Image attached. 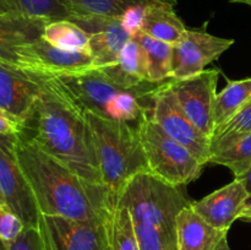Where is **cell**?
<instances>
[{
  "label": "cell",
  "mask_w": 251,
  "mask_h": 250,
  "mask_svg": "<svg viewBox=\"0 0 251 250\" xmlns=\"http://www.w3.org/2000/svg\"><path fill=\"white\" fill-rule=\"evenodd\" d=\"M109 223L41 213L38 230L46 250H112Z\"/></svg>",
  "instance_id": "obj_7"
},
{
  "label": "cell",
  "mask_w": 251,
  "mask_h": 250,
  "mask_svg": "<svg viewBox=\"0 0 251 250\" xmlns=\"http://www.w3.org/2000/svg\"><path fill=\"white\" fill-rule=\"evenodd\" d=\"M132 39L140 44L146 56L147 80L162 82L172 78L173 44L150 37L140 29L134 32Z\"/></svg>",
  "instance_id": "obj_21"
},
{
  "label": "cell",
  "mask_w": 251,
  "mask_h": 250,
  "mask_svg": "<svg viewBox=\"0 0 251 250\" xmlns=\"http://www.w3.org/2000/svg\"><path fill=\"white\" fill-rule=\"evenodd\" d=\"M229 1L233 4H245L251 6V0H229Z\"/></svg>",
  "instance_id": "obj_34"
},
{
  "label": "cell",
  "mask_w": 251,
  "mask_h": 250,
  "mask_svg": "<svg viewBox=\"0 0 251 250\" xmlns=\"http://www.w3.org/2000/svg\"><path fill=\"white\" fill-rule=\"evenodd\" d=\"M93 66L95 64L90 51L58 48L42 37L20 49L16 68L34 75L59 77L85 73Z\"/></svg>",
  "instance_id": "obj_11"
},
{
  "label": "cell",
  "mask_w": 251,
  "mask_h": 250,
  "mask_svg": "<svg viewBox=\"0 0 251 250\" xmlns=\"http://www.w3.org/2000/svg\"><path fill=\"white\" fill-rule=\"evenodd\" d=\"M191 202L184 186L167 184L150 173L135 175L117 201L131 215L140 250H178L176 217Z\"/></svg>",
  "instance_id": "obj_3"
},
{
  "label": "cell",
  "mask_w": 251,
  "mask_h": 250,
  "mask_svg": "<svg viewBox=\"0 0 251 250\" xmlns=\"http://www.w3.org/2000/svg\"><path fill=\"white\" fill-rule=\"evenodd\" d=\"M118 64L122 70L136 82L149 81L147 80L146 56L140 44L135 39L131 38L127 42L120 54Z\"/></svg>",
  "instance_id": "obj_26"
},
{
  "label": "cell",
  "mask_w": 251,
  "mask_h": 250,
  "mask_svg": "<svg viewBox=\"0 0 251 250\" xmlns=\"http://www.w3.org/2000/svg\"><path fill=\"white\" fill-rule=\"evenodd\" d=\"M216 250H230L229 245H228V240H227V237H226V238H223V239H222V242H221L220 244H218L217 249H216Z\"/></svg>",
  "instance_id": "obj_33"
},
{
  "label": "cell",
  "mask_w": 251,
  "mask_h": 250,
  "mask_svg": "<svg viewBox=\"0 0 251 250\" xmlns=\"http://www.w3.org/2000/svg\"><path fill=\"white\" fill-rule=\"evenodd\" d=\"M228 230L216 229L194 211L185 206L176 217L178 250H216Z\"/></svg>",
  "instance_id": "obj_17"
},
{
  "label": "cell",
  "mask_w": 251,
  "mask_h": 250,
  "mask_svg": "<svg viewBox=\"0 0 251 250\" xmlns=\"http://www.w3.org/2000/svg\"><path fill=\"white\" fill-rule=\"evenodd\" d=\"M70 21L90 34L88 51L93 58V68H103L118 63L123 49L132 38V32L123 19L83 17Z\"/></svg>",
  "instance_id": "obj_13"
},
{
  "label": "cell",
  "mask_w": 251,
  "mask_h": 250,
  "mask_svg": "<svg viewBox=\"0 0 251 250\" xmlns=\"http://www.w3.org/2000/svg\"><path fill=\"white\" fill-rule=\"evenodd\" d=\"M233 44L234 39L213 36L206 29H186L183 37L173 44L172 78L183 80L201 73Z\"/></svg>",
  "instance_id": "obj_12"
},
{
  "label": "cell",
  "mask_w": 251,
  "mask_h": 250,
  "mask_svg": "<svg viewBox=\"0 0 251 250\" xmlns=\"http://www.w3.org/2000/svg\"><path fill=\"white\" fill-rule=\"evenodd\" d=\"M251 132V100L232 119L215 130L211 141L225 139V137L235 136V135Z\"/></svg>",
  "instance_id": "obj_27"
},
{
  "label": "cell",
  "mask_w": 251,
  "mask_h": 250,
  "mask_svg": "<svg viewBox=\"0 0 251 250\" xmlns=\"http://www.w3.org/2000/svg\"><path fill=\"white\" fill-rule=\"evenodd\" d=\"M43 91L42 76L0 63V108L21 124Z\"/></svg>",
  "instance_id": "obj_14"
},
{
  "label": "cell",
  "mask_w": 251,
  "mask_h": 250,
  "mask_svg": "<svg viewBox=\"0 0 251 250\" xmlns=\"http://www.w3.org/2000/svg\"><path fill=\"white\" fill-rule=\"evenodd\" d=\"M238 180L242 181V184L244 185V188L247 189L248 194H251V163L249 164V167L247 168V171L239 176V178H235Z\"/></svg>",
  "instance_id": "obj_31"
},
{
  "label": "cell",
  "mask_w": 251,
  "mask_h": 250,
  "mask_svg": "<svg viewBox=\"0 0 251 250\" xmlns=\"http://www.w3.org/2000/svg\"><path fill=\"white\" fill-rule=\"evenodd\" d=\"M0 15L48 21L70 19V12L60 0H0Z\"/></svg>",
  "instance_id": "obj_22"
},
{
  "label": "cell",
  "mask_w": 251,
  "mask_h": 250,
  "mask_svg": "<svg viewBox=\"0 0 251 250\" xmlns=\"http://www.w3.org/2000/svg\"><path fill=\"white\" fill-rule=\"evenodd\" d=\"M70 12V19L112 17L124 20L131 11L151 4H176V0H60ZM69 19V20H70Z\"/></svg>",
  "instance_id": "obj_18"
},
{
  "label": "cell",
  "mask_w": 251,
  "mask_h": 250,
  "mask_svg": "<svg viewBox=\"0 0 251 250\" xmlns=\"http://www.w3.org/2000/svg\"><path fill=\"white\" fill-rule=\"evenodd\" d=\"M0 250H9L7 249V244L5 242H2L1 239H0Z\"/></svg>",
  "instance_id": "obj_35"
},
{
  "label": "cell",
  "mask_w": 251,
  "mask_h": 250,
  "mask_svg": "<svg viewBox=\"0 0 251 250\" xmlns=\"http://www.w3.org/2000/svg\"><path fill=\"white\" fill-rule=\"evenodd\" d=\"M54 78L83 112L129 123L140 122L152 107L157 93L172 80L145 81L136 87H125L114 82L100 68Z\"/></svg>",
  "instance_id": "obj_4"
},
{
  "label": "cell",
  "mask_w": 251,
  "mask_h": 250,
  "mask_svg": "<svg viewBox=\"0 0 251 250\" xmlns=\"http://www.w3.org/2000/svg\"><path fill=\"white\" fill-rule=\"evenodd\" d=\"M2 203H5V200H4V198H2L1 191H0V205H2Z\"/></svg>",
  "instance_id": "obj_36"
},
{
  "label": "cell",
  "mask_w": 251,
  "mask_h": 250,
  "mask_svg": "<svg viewBox=\"0 0 251 250\" xmlns=\"http://www.w3.org/2000/svg\"><path fill=\"white\" fill-rule=\"evenodd\" d=\"M43 38L51 46L66 50L88 51L90 34L70 20H56L47 24Z\"/></svg>",
  "instance_id": "obj_24"
},
{
  "label": "cell",
  "mask_w": 251,
  "mask_h": 250,
  "mask_svg": "<svg viewBox=\"0 0 251 250\" xmlns=\"http://www.w3.org/2000/svg\"><path fill=\"white\" fill-rule=\"evenodd\" d=\"M139 29L159 41L176 44L188 28L174 11V5L157 2L142 10Z\"/></svg>",
  "instance_id": "obj_19"
},
{
  "label": "cell",
  "mask_w": 251,
  "mask_h": 250,
  "mask_svg": "<svg viewBox=\"0 0 251 250\" xmlns=\"http://www.w3.org/2000/svg\"><path fill=\"white\" fill-rule=\"evenodd\" d=\"M239 220L247 221V222H251V194H249L247 201H245V205H244V207H243L242 213H240Z\"/></svg>",
  "instance_id": "obj_32"
},
{
  "label": "cell",
  "mask_w": 251,
  "mask_h": 250,
  "mask_svg": "<svg viewBox=\"0 0 251 250\" xmlns=\"http://www.w3.org/2000/svg\"><path fill=\"white\" fill-rule=\"evenodd\" d=\"M92 131L102 181L115 199L140 173H150L139 124L113 120L85 112Z\"/></svg>",
  "instance_id": "obj_5"
},
{
  "label": "cell",
  "mask_w": 251,
  "mask_h": 250,
  "mask_svg": "<svg viewBox=\"0 0 251 250\" xmlns=\"http://www.w3.org/2000/svg\"><path fill=\"white\" fill-rule=\"evenodd\" d=\"M25 229L21 218L6 205H0V239L2 242L11 243L19 237Z\"/></svg>",
  "instance_id": "obj_28"
},
{
  "label": "cell",
  "mask_w": 251,
  "mask_h": 250,
  "mask_svg": "<svg viewBox=\"0 0 251 250\" xmlns=\"http://www.w3.org/2000/svg\"><path fill=\"white\" fill-rule=\"evenodd\" d=\"M50 21L0 15V63L16 68L19 50L43 37L44 28Z\"/></svg>",
  "instance_id": "obj_16"
},
{
  "label": "cell",
  "mask_w": 251,
  "mask_h": 250,
  "mask_svg": "<svg viewBox=\"0 0 251 250\" xmlns=\"http://www.w3.org/2000/svg\"><path fill=\"white\" fill-rule=\"evenodd\" d=\"M112 250H140L131 215L124 205L117 203L109 223Z\"/></svg>",
  "instance_id": "obj_25"
},
{
  "label": "cell",
  "mask_w": 251,
  "mask_h": 250,
  "mask_svg": "<svg viewBox=\"0 0 251 250\" xmlns=\"http://www.w3.org/2000/svg\"><path fill=\"white\" fill-rule=\"evenodd\" d=\"M248 196L249 194L242 181L234 178L201 200L193 201L191 207L216 229L228 230L234 221L239 220Z\"/></svg>",
  "instance_id": "obj_15"
},
{
  "label": "cell",
  "mask_w": 251,
  "mask_h": 250,
  "mask_svg": "<svg viewBox=\"0 0 251 250\" xmlns=\"http://www.w3.org/2000/svg\"><path fill=\"white\" fill-rule=\"evenodd\" d=\"M16 154L39 213L87 222H110L117 199L108 186L86 180L21 135H17Z\"/></svg>",
  "instance_id": "obj_2"
},
{
  "label": "cell",
  "mask_w": 251,
  "mask_h": 250,
  "mask_svg": "<svg viewBox=\"0 0 251 250\" xmlns=\"http://www.w3.org/2000/svg\"><path fill=\"white\" fill-rule=\"evenodd\" d=\"M218 77V69H205L183 80L173 78L169 85L186 117L210 139L215 132V100Z\"/></svg>",
  "instance_id": "obj_10"
},
{
  "label": "cell",
  "mask_w": 251,
  "mask_h": 250,
  "mask_svg": "<svg viewBox=\"0 0 251 250\" xmlns=\"http://www.w3.org/2000/svg\"><path fill=\"white\" fill-rule=\"evenodd\" d=\"M137 124L150 174L173 186H185L200 175L205 164L190 150L172 139L146 114Z\"/></svg>",
  "instance_id": "obj_6"
},
{
  "label": "cell",
  "mask_w": 251,
  "mask_h": 250,
  "mask_svg": "<svg viewBox=\"0 0 251 250\" xmlns=\"http://www.w3.org/2000/svg\"><path fill=\"white\" fill-rule=\"evenodd\" d=\"M17 135H0V191L25 227L38 228L39 210L16 154Z\"/></svg>",
  "instance_id": "obj_9"
},
{
  "label": "cell",
  "mask_w": 251,
  "mask_h": 250,
  "mask_svg": "<svg viewBox=\"0 0 251 250\" xmlns=\"http://www.w3.org/2000/svg\"><path fill=\"white\" fill-rule=\"evenodd\" d=\"M42 80L43 91L19 135L86 180L103 184L85 112L55 78L42 76Z\"/></svg>",
  "instance_id": "obj_1"
},
{
  "label": "cell",
  "mask_w": 251,
  "mask_h": 250,
  "mask_svg": "<svg viewBox=\"0 0 251 250\" xmlns=\"http://www.w3.org/2000/svg\"><path fill=\"white\" fill-rule=\"evenodd\" d=\"M172 78L156 95L153 104L145 114L167 135L190 150L203 164L211 156V139L193 124L179 105L169 85Z\"/></svg>",
  "instance_id": "obj_8"
},
{
  "label": "cell",
  "mask_w": 251,
  "mask_h": 250,
  "mask_svg": "<svg viewBox=\"0 0 251 250\" xmlns=\"http://www.w3.org/2000/svg\"><path fill=\"white\" fill-rule=\"evenodd\" d=\"M251 100V77L228 80L227 86L217 93L215 100V130L232 119Z\"/></svg>",
  "instance_id": "obj_23"
},
{
  "label": "cell",
  "mask_w": 251,
  "mask_h": 250,
  "mask_svg": "<svg viewBox=\"0 0 251 250\" xmlns=\"http://www.w3.org/2000/svg\"><path fill=\"white\" fill-rule=\"evenodd\" d=\"M21 130V123L0 108V135H19Z\"/></svg>",
  "instance_id": "obj_30"
},
{
  "label": "cell",
  "mask_w": 251,
  "mask_h": 250,
  "mask_svg": "<svg viewBox=\"0 0 251 250\" xmlns=\"http://www.w3.org/2000/svg\"><path fill=\"white\" fill-rule=\"evenodd\" d=\"M9 250H46L38 228L25 227L21 234L11 243H7Z\"/></svg>",
  "instance_id": "obj_29"
},
{
  "label": "cell",
  "mask_w": 251,
  "mask_h": 250,
  "mask_svg": "<svg viewBox=\"0 0 251 250\" xmlns=\"http://www.w3.org/2000/svg\"><path fill=\"white\" fill-rule=\"evenodd\" d=\"M208 163L227 167L239 178L251 163V132L211 141Z\"/></svg>",
  "instance_id": "obj_20"
}]
</instances>
